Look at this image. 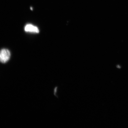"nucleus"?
<instances>
[{"label":"nucleus","mask_w":128,"mask_h":128,"mask_svg":"<svg viewBox=\"0 0 128 128\" xmlns=\"http://www.w3.org/2000/svg\"><path fill=\"white\" fill-rule=\"evenodd\" d=\"M11 53L7 49H2L0 50V62L6 63L10 59Z\"/></svg>","instance_id":"f257e3e1"},{"label":"nucleus","mask_w":128,"mask_h":128,"mask_svg":"<svg viewBox=\"0 0 128 128\" xmlns=\"http://www.w3.org/2000/svg\"><path fill=\"white\" fill-rule=\"evenodd\" d=\"M24 30L25 32H29L38 33L39 30L38 27L32 25V24H27L25 26Z\"/></svg>","instance_id":"f03ea898"}]
</instances>
